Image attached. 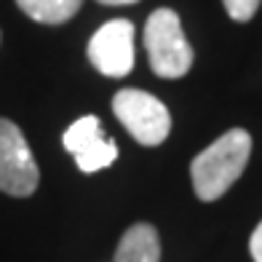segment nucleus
<instances>
[{"label": "nucleus", "mask_w": 262, "mask_h": 262, "mask_svg": "<svg viewBox=\"0 0 262 262\" xmlns=\"http://www.w3.org/2000/svg\"><path fill=\"white\" fill-rule=\"evenodd\" d=\"M145 49L158 78H182L193 67V46L182 32V21L171 8L152 11L145 25Z\"/></svg>", "instance_id": "f03ea898"}, {"label": "nucleus", "mask_w": 262, "mask_h": 262, "mask_svg": "<svg viewBox=\"0 0 262 262\" xmlns=\"http://www.w3.org/2000/svg\"><path fill=\"white\" fill-rule=\"evenodd\" d=\"M64 150L75 156L83 174L102 171L118 158L115 142L102 131L97 115H83L64 131Z\"/></svg>", "instance_id": "423d86ee"}, {"label": "nucleus", "mask_w": 262, "mask_h": 262, "mask_svg": "<svg viewBox=\"0 0 262 262\" xmlns=\"http://www.w3.org/2000/svg\"><path fill=\"white\" fill-rule=\"evenodd\" d=\"M113 113L139 145L156 147L171 131V115L166 104L147 91L121 89L113 97Z\"/></svg>", "instance_id": "7ed1b4c3"}, {"label": "nucleus", "mask_w": 262, "mask_h": 262, "mask_svg": "<svg viewBox=\"0 0 262 262\" xmlns=\"http://www.w3.org/2000/svg\"><path fill=\"white\" fill-rule=\"evenodd\" d=\"M249 156H252V137L244 128H230L220 139L198 152L190 163L193 190L201 201H217L222 198L233 182L244 174Z\"/></svg>", "instance_id": "f257e3e1"}, {"label": "nucleus", "mask_w": 262, "mask_h": 262, "mask_svg": "<svg viewBox=\"0 0 262 262\" xmlns=\"http://www.w3.org/2000/svg\"><path fill=\"white\" fill-rule=\"evenodd\" d=\"M40 171L21 128L0 118V193L27 198L38 190Z\"/></svg>", "instance_id": "20e7f679"}, {"label": "nucleus", "mask_w": 262, "mask_h": 262, "mask_svg": "<svg viewBox=\"0 0 262 262\" xmlns=\"http://www.w3.org/2000/svg\"><path fill=\"white\" fill-rule=\"evenodd\" d=\"M102 6H131V3H139V0H97Z\"/></svg>", "instance_id": "9b49d317"}, {"label": "nucleus", "mask_w": 262, "mask_h": 262, "mask_svg": "<svg viewBox=\"0 0 262 262\" xmlns=\"http://www.w3.org/2000/svg\"><path fill=\"white\" fill-rule=\"evenodd\" d=\"M16 6L40 25H64L83 6V0H16Z\"/></svg>", "instance_id": "6e6552de"}, {"label": "nucleus", "mask_w": 262, "mask_h": 262, "mask_svg": "<svg viewBox=\"0 0 262 262\" xmlns=\"http://www.w3.org/2000/svg\"><path fill=\"white\" fill-rule=\"evenodd\" d=\"M249 252H252V259L254 262H262V222L254 228L252 238H249Z\"/></svg>", "instance_id": "9d476101"}, {"label": "nucleus", "mask_w": 262, "mask_h": 262, "mask_svg": "<svg viewBox=\"0 0 262 262\" xmlns=\"http://www.w3.org/2000/svg\"><path fill=\"white\" fill-rule=\"evenodd\" d=\"M222 6H225V11L230 14V19H235V21H249V19L257 14L259 0H222Z\"/></svg>", "instance_id": "1a4fd4ad"}, {"label": "nucleus", "mask_w": 262, "mask_h": 262, "mask_svg": "<svg viewBox=\"0 0 262 262\" xmlns=\"http://www.w3.org/2000/svg\"><path fill=\"white\" fill-rule=\"evenodd\" d=\"M115 262H161V238L150 222H137L123 233L115 249Z\"/></svg>", "instance_id": "0eeeda50"}, {"label": "nucleus", "mask_w": 262, "mask_h": 262, "mask_svg": "<svg viewBox=\"0 0 262 262\" xmlns=\"http://www.w3.org/2000/svg\"><path fill=\"white\" fill-rule=\"evenodd\" d=\"M89 62L107 78H123L134 67V25L113 19L102 25L89 40Z\"/></svg>", "instance_id": "39448f33"}]
</instances>
